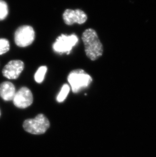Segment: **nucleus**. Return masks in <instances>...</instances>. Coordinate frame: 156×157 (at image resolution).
<instances>
[{
  "instance_id": "nucleus-1",
  "label": "nucleus",
  "mask_w": 156,
  "mask_h": 157,
  "mask_svg": "<svg viewBox=\"0 0 156 157\" xmlns=\"http://www.w3.org/2000/svg\"><path fill=\"white\" fill-rule=\"evenodd\" d=\"M85 52L91 61H95L103 55V47L95 30L89 28L84 31L82 35Z\"/></svg>"
},
{
  "instance_id": "nucleus-2",
  "label": "nucleus",
  "mask_w": 156,
  "mask_h": 157,
  "mask_svg": "<svg viewBox=\"0 0 156 157\" xmlns=\"http://www.w3.org/2000/svg\"><path fill=\"white\" fill-rule=\"evenodd\" d=\"M68 80L71 85L72 92L78 93L83 89L88 87L93 79L85 71L82 69H77L69 73Z\"/></svg>"
},
{
  "instance_id": "nucleus-3",
  "label": "nucleus",
  "mask_w": 156,
  "mask_h": 157,
  "mask_svg": "<svg viewBox=\"0 0 156 157\" xmlns=\"http://www.w3.org/2000/svg\"><path fill=\"white\" fill-rule=\"evenodd\" d=\"M50 122L46 116L40 113L35 119H28L24 122L23 127L25 131L35 135L42 134L50 127Z\"/></svg>"
},
{
  "instance_id": "nucleus-4",
  "label": "nucleus",
  "mask_w": 156,
  "mask_h": 157,
  "mask_svg": "<svg viewBox=\"0 0 156 157\" xmlns=\"http://www.w3.org/2000/svg\"><path fill=\"white\" fill-rule=\"evenodd\" d=\"M79 39L75 34L68 35L61 34L57 38L53 44V50L55 52L62 55L66 53L69 55L72 48L77 44Z\"/></svg>"
},
{
  "instance_id": "nucleus-5",
  "label": "nucleus",
  "mask_w": 156,
  "mask_h": 157,
  "mask_svg": "<svg viewBox=\"0 0 156 157\" xmlns=\"http://www.w3.org/2000/svg\"><path fill=\"white\" fill-rule=\"evenodd\" d=\"M35 39V32L31 25L18 27L14 34V41L20 48H25L31 45Z\"/></svg>"
},
{
  "instance_id": "nucleus-6",
  "label": "nucleus",
  "mask_w": 156,
  "mask_h": 157,
  "mask_svg": "<svg viewBox=\"0 0 156 157\" xmlns=\"http://www.w3.org/2000/svg\"><path fill=\"white\" fill-rule=\"evenodd\" d=\"M13 101L18 108L24 109L28 107L33 102V95L31 90L25 86L21 87L16 92Z\"/></svg>"
},
{
  "instance_id": "nucleus-7",
  "label": "nucleus",
  "mask_w": 156,
  "mask_h": 157,
  "mask_svg": "<svg viewBox=\"0 0 156 157\" xmlns=\"http://www.w3.org/2000/svg\"><path fill=\"white\" fill-rule=\"evenodd\" d=\"M62 18L65 24L72 25L75 23L79 25L84 24L87 21L88 17L85 12L81 9H68L63 12Z\"/></svg>"
},
{
  "instance_id": "nucleus-8",
  "label": "nucleus",
  "mask_w": 156,
  "mask_h": 157,
  "mask_svg": "<svg viewBox=\"0 0 156 157\" xmlns=\"http://www.w3.org/2000/svg\"><path fill=\"white\" fill-rule=\"evenodd\" d=\"M24 68V64L21 60H11L8 63L2 70L4 77L9 79H16Z\"/></svg>"
},
{
  "instance_id": "nucleus-9",
  "label": "nucleus",
  "mask_w": 156,
  "mask_h": 157,
  "mask_svg": "<svg viewBox=\"0 0 156 157\" xmlns=\"http://www.w3.org/2000/svg\"><path fill=\"white\" fill-rule=\"evenodd\" d=\"M16 93L14 85L10 82H4L0 85V97L6 101H12Z\"/></svg>"
},
{
  "instance_id": "nucleus-10",
  "label": "nucleus",
  "mask_w": 156,
  "mask_h": 157,
  "mask_svg": "<svg viewBox=\"0 0 156 157\" xmlns=\"http://www.w3.org/2000/svg\"><path fill=\"white\" fill-rule=\"evenodd\" d=\"M47 71V67L46 66H42L39 68L34 75V78L37 83H41L44 81Z\"/></svg>"
},
{
  "instance_id": "nucleus-11",
  "label": "nucleus",
  "mask_w": 156,
  "mask_h": 157,
  "mask_svg": "<svg viewBox=\"0 0 156 157\" xmlns=\"http://www.w3.org/2000/svg\"><path fill=\"white\" fill-rule=\"evenodd\" d=\"M70 91V87L68 84H64L61 87L59 94L57 97V101L58 102H62L68 96Z\"/></svg>"
},
{
  "instance_id": "nucleus-12",
  "label": "nucleus",
  "mask_w": 156,
  "mask_h": 157,
  "mask_svg": "<svg viewBox=\"0 0 156 157\" xmlns=\"http://www.w3.org/2000/svg\"><path fill=\"white\" fill-rule=\"evenodd\" d=\"M9 13L8 6L6 2L0 0V21L4 20Z\"/></svg>"
},
{
  "instance_id": "nucleus-13",
  "label": "nucleus",
  "mask_w": 156,
  "mask_h": 157,
  "mask_svg": "<svg viewBox=\"0 0 156 157\" xmlns=\"http://www.w3.org/2000/svg\"><path fill=\"white\" fill-rule=\"evenodd\" d=\"M10 49V43L7 39H0V55L7 52Z\"/></svg>"
},
{
  "instance_id": "nucleus-14",
  "label": "nucleus",
  "mask_w": 156,
  "mask_h": 157,
  "mask_svg": "<svg viewBox=\"0 0 156 157\" xmlns=\"http://www.w3.org/2000/svg\"><path fill=\"white\" fill-rule=\"evenodd\" d=\"M1 111H0V117H1Z\"/></svg>"
}]
</instances>
